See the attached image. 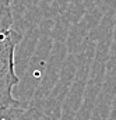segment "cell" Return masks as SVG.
<instances>
[{
  "instance_id": "cell-3",
  "label": "cell",
  "mask_w": 116,
  "mask_h": 120,
  "mask_svg": "<svg viewBox=\"0 0 116 120\" xmlns=\"http://www.w3.org/2000/svg\"><path fill=\"white\" fill-rule=\"evenodd\" d=\"M11 25H13L11 0H0V32L11 30Z\"/></svg>"
},
{
  "instance_id": "cell-2",
  "label": "cell",
  "mask_w": 116,
  "mask_h": 120,
  "mask_svg": "<svg viewBox=\"0 0 116 120\" xmlns=\"http://www.w3.org/2000/svg\"><path fill=\"white\" fill-rule=\"evenodd\" d=\"M0 120H49V117L34 106H25L17 102L0 108Z\"/></svg>"
},
{
  "instance_id": "cell-1",
  "label": "cell",
  "mask_w": 116,
  "mask_h": 120,
  "mask_svg": "<svg viewBox=\"0 0 116 120\" xmlns=\"http://www.w3.org/2000/svg\"><path fill=\"white\" fill-rule=\"evenodd\" d=\"M21 39L23 35L13 28L0 32V108L18 102L13 95L14 87L20 82V77L15 73L14 57L15 48Z\"/></svg>"
}]
</instances>
